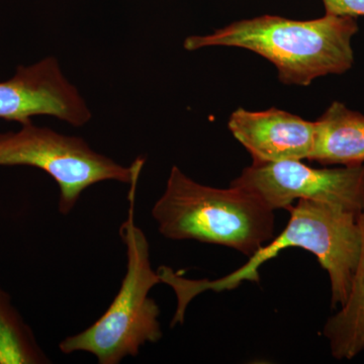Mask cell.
<instances>
[{
    "label": "cell",
    "mask_w": 364,
    "mask_h": 364,
    "mask_svg": "<svg viewBox=\"0 0 364 364\" xmlns=\"http://www.w3.org/2000/svg\"><path fill=\"white\" fill-rule=\"evenodd\" d=\"M49 363L11 296L0 287V364Z\"/></svg>",
    "instance_id": "8fae6325"
},
{
    "label": "cell",
    "mask_w": 364,
    "mask_h": 364,
    "mask_svg": "<svg viewBox=\"0 0 364 364\" xmlns=\"http://www.w3.org/2000/svg\"><path fill=\"white\" fill-rule=\"evenodd\" d=\"M144 163V158H136L130 167L123 166L91 149L83 139L62 135L33 122L21 124L20 131L0 133V166H32L49 174L59 186L62 215H68L93 184L136 181Z\"/></svg>",
    "instance_id": "5b68a950"
},
{
    "label": "cell",
    "mask_w": 364,
    "mask_h": 364,
    "mask_svg": "<svg viewBox=\"0 0 364 364\" xmlns=\"http://www.w3.org/2000/svg\"><path fill=\"white\" fill-rule=\"evenodd\" d=\"M252 193L270 210H289L294 200L329 203L355 214L364 208V163L313 168L299 160L252 163L231 182Z\"/></svg>",
    "instance_id": "8992f818"
},
{
    "label": "cell",
    "mask_w": 364,
    "mask_h": 364,
    "mask_svg": "<svg viewBox=\"0 0 364 364\" xmlns=\"http://www.w3.org/2000/svg\"><path fill=\"white\" fill-rule=\"evenodd\" d=\"M316 124L310 161L354 166L364 163V116L334 102Z\"/></svg>",
    "instance_id": "9c48e42d"
},
{
    "label": "cell",
    "mask_w": 364,
    "mask_h": 364,
    "mask_svg": "<svg viewBox=\"0 0 364 364\" xmlns=\"http://www.w3.org/2000/svg\"><path fill=\"white\" fill-rule=\"evenodd\" d=\"M228 127L253 163L309 160L315 145V122L274 107L264 112L236 109Z\"/></svg>",
    "instance_id": "ba28073f"
},
{
    "label": "cell",
    "mask_w": 364,
    "mask_h": 364,
    "mask_svg": "<svg viewBox=\"0 0 364 364\" xmlns=\"http://www.w3.org/2000/svg\"><path fill=\"white\" fill-rule=\"evenodd\" d=\"M358 32L355 18L325 14L312 21L277 16L236 21L205 36H191L184 49L236 47L264 57L279 70L284 85L308 86L316 78L339 75L353 65L352 38Z\"/></svg>",
    "instance_id": "7a4b0ae2"
},
{
    "label": "cell",
    "mask_w": 364,
    "mask_h": 364,
    "mask_svg": "<svg viewBox=\"0 0 364 364\" xmlns=\"http://www.w3.org/2000/svg\"><path fill=\"white\" fill-rule=\"evenodd\" d=\"M326 14L346 16L352 18L364 16V0H323Z\"/></svg>",
    "instance_id": "7c38bea8"
},
{
    "label": "cell",
    "mask_w": 364,
    "mask_h": 364,
    "mask_svg": "<svg viewBox=\"0 0 364 364\" xmlns=\"http://www.w3.org/2000/svg\"><path fill=\"white\" fill-rule=\"evenodd\" d=\"M291 219L286 229L258 249L244 267L215 280L181 279L168 267H160L161 282L176 291L177 310L172 324L183 323L189 301L203 291L236 289L243 282H259L261 265L282 250L298 247L310 251L329 274L332 308L342 306L348 298L361 248L358 215L329 203L299 200L289 208Z\"/></svg>",
    "instance_id": "6da1fadb"
},
{
    "label": "cell",
    "mask_w": 364,
    "mask_h": 364,
    "mask_svg": "<svg viewBox=\"0 0 364 364\" xmlns=\"http://www.w3.org/2000/svg\"><path fill=\"white\" fill-rule=\"evenodd\" d=\"M274 210L252 193L203 186L177 166L152 208L159 233L170 240L219 244L252 256L273 239Z\"/></svg>",
    "instance_id": "3957f363"
},
{
    "label": "cell",
    "mask_w": 364,
    "mask_h": 364,
    "mask_svg": "<svg viewBox=\"0 0 364 364\" xmlns=\"http://www.w3.org/2000/svg\"><path fill=\"white\" fill-rule=\"evenodd\" d=\"M361 248L348 298L339 312L328 318L323 335L333 358L343 360L364 351V208L358 215Z\"/></svg>",
    "instance_id": "30bf717a"
},
{
    "label": "cell",
    "mask_w": 364,
    "mask_h": 364,
    "mask_svg": "<svg viewBox=\"0 0 364 364\" xmlns=\"http://www.w3.org/2000/svg\"><path fill=\"white\" fill-rule=\"evenodd\" d=\"M36 116H51L73 127H82L91 112L80 93L49 57L20 66L9 80L0 82V119L31 123Z\"/></svg>",
    "instance_id": "52a82bcc"
},
{
    "label": "cell",
    "mask_w": 364,
    "mask_h": 364,
    "mask_svg": "<svg viewBox=\"0 0 364 364\" xmlns=\"http://www.w3.org/2000/svg\"><path fill=\"white\" fill-rule=\"evenodd\" d=\"M139 179L132 182L126 221L119 236L127 249V272L116 298L98 320L85 331L67 337L59 345L64 354L86 352L100 364H117L136 356L141 347L162 337L160 310L149 293L161 282L151 267L147 237L135 223V203Z\"/></svg>",
    "instance_id": "277c9868"
}]
</instances>
